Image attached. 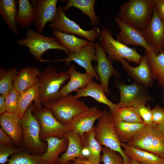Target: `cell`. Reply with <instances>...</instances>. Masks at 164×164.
I'll return each instance as SVG.
<instances>
[{
	"mask_svg": "<svg viewBox=\"0 0 164 164\" xmlns=\"http://www.w3.org/2000/svg\"><path fill=\"white\" fill-rule=\"evenodd\" d=\"M155 0H129L120 7L118 16L129 25L141 30L151 19Z\"/></svg>",
	"mask_w": 164,
	"mask_h": 164,
	"instance_id": "cell-1",
	"label": "cell"
},
{
	"mask_svg": "<svg viewBox=\"0 0 164 164\" xmlns=\"http://www.w3.org/2000/svg\"><path fill=\"white\" fill-rule=\"evenodd\" d=\"M34 104L29 105L20 122L22 128L23 138L21 146L25 151L32 154L42 155L46 152L47 144L40 138V128L39 122L32 111Z\"/></svg>",
	"mask_w": 164,
	"mask_h": 164,
	"instance_id": "cell-2",
	"label": "cell"
},
{
	"mask_svg": "<svg viewBox=\"0 0 164 164\" xmlns=\"http://www.w3.org/2000/svg\"><path fill=\"white\" fill-rule=\"evenodd\" d=\"M67 71L58 72L52 66H48L40 72L38 77L39 98L42 104L55 101L60 97L59 91L63 84L70 79Z\"/></svg>",
	"mask_w": 164,
	"mask_h": 164,
	"instance_id": "cell-3",
	"label": "cell"
},
{
	"mask_svg": "<svg viewBox=\"0 0 164 164\" xmlns=\"http://www.w3.org/2000/svg\"><path fill=\"white\" fill-rule=\"evenodd\" d=\"M17 43L18 45L28 48L35 59L42 62H50L48 60L42 58L43 53L49 50H60L67 55L70 53L67 48L60 44L55 37L44 36L30 28L27 30L25 37L17 40Z\"/></svg>",
	"mask_w": 164,
	"mask_h": 164,
	"instance_id": "cell-4",
	"label": "cell"
},
{
	"mask_svg": "<svg viewBox=\"0 0 164 164\" xmlns=\"http://www.w3.org/2000/svg\"><path fill=\"white\" fill-rule=\"evenodd\" d=\"M100 45L108 58L111 61L120 62L121 59L139 64L142 56L136 49L128 47L112 36L110 29L106 27L100 30L99 36Z\"/></svg>",
	"mask_w": 164,
	"mask_h": 164,
	"instance_id": "cell-5",
	"label": "cell"
},
{
	"mask_svg": "<svg viewBox=\"0 0 164 164\" xmlns=\"http://www.w3.org/2000/svg\"><path fill=\"white\" fill-rule=\"evenodd\" d=\"M95 138L100 145L114 150L120 154L124 161L130 159L122 149L115 129L114 123L110 113L106 110L99 119L97 125L94 127Z\"/></svg>",
	"mask_w": 164,
	"mask_h": 164,
	"instance_id": "cell-6",
	"label": "cell"
},
{
	"mask_svg": "<svg viewBox=\"0 0 164 164\" xmlns=\"http://www.w3.org/2000/svg\"><path fill=\"white\" fill-rule=\"evenodd\" d=\"M42 105L50 109L56 119L64 124L70 123L76 116L89 108L83 101L69 94Z\"/></svg>",
	"mask_w": 164,
	"mask_h": 164,
	"instance_id": "cell-7",
	"label": "cell"
},
{
	"mask_svg": "<svg viewBox=\"0 0 164 164\" xmlns=\"http://www.w3.org/2000/svg\"><path fill=\"white\" fill-rule=\"evenodd\" d=\"M32 112L39 122L40 138L43 141L51 137L59 138L64 137L72 129L70 123L64 124L59 122L54 116L52 111L46 107L43 106L37 108L34 105Z\"/></svg>",
	"mask_w": 164,
	"mask_h": 164,
	"instance_id": "cell-8",
	"label": "cell"
},
{
	"mask_svg": "<svg viewBox=\"0 0 164 164\" xmlns=\"http://www.w3.org/2000/svg\"><path fill=\"white\" fill-rule=\"evenodd\" d=\"M126 144L164 159V135L156 126H148Z\"/></svg>",
	"mask_w": 164,
	"mask_h": 164,
	"instance_id": "cell-9",
	"label": "cell"
},
{
	"mask_svg": "<svg viewBox=\"0 0 164 164\" xmlns=\"http://www.w3.org/2000/svg\"><path fill=\"white\" fill-rule=\"evenodd\" d=\"M117 79L114 86L120 94V100L117 104L118 108L134 106L154 101L149 94L148 88L145 86L135 82L130 84H126Z\"/></svg>",
	"mask_w": 164,
	"mask_h": 164,
	"instance_id": "cell-10",
	"label": "cell"
},
{
	"mask_svg": "<svg viewBox=\"0 0 164 164\" xmlns=\"http://www.w3.org/2000/svg\"><path fill=\"white\" fill-rule=\"evenodd\" d=\"M53 30H58L64 33L82 36L88 41L94 42L99 38L100 30L97 26L90 30L83 29L76 22L68 18L63 10V7H57V12L52 21L49 24Z\"/></svg>",
	"mask_w": 164,
	"mask_h": 164,
	"instance_id": "cell-11",
	"label": "cell"
},
{
	"mask_svg": "<svg viewBox=\"0 0 164 164\" xmlns=\"http://www.w3.org/2000/svg\"><path fill=\"white\" fill-rule=\"evenodd\" d=\"M67 55V57L56 60L53 62L65 61L66 64L68 66L71 61H73L84 68L86 73L92 75L100 81L92 63L93 61L96 62L95 43L89 41L79 50L73 53H70Z\"/></svg>",
	"mask_w": 164,
	"mask_h": 164,
	"instance_id": "cell-12",
	"label": "cell"
},
{
	"mask_svg": "<svg viewBox=\"0 0 164 164\" xmlns=\"http://www.w3.org/2000/svg\"><path fill=\"white\" fill-rule=\"evenodd\" d=\"M95 49L97 64L94 69L105 93L109 94L108 84L110 77L114 76L118 79L121 77V75L114 67L112 61L108 58L102 47L97 42L95 43Z\"/></svg>",
	"mask_w": 164,
	"mask_h": 164,
	"instance_id": "cell-13",
	"label": "cell"
},
{
	"mask_svg": "<svg viewBox=\"0 0 164 164\" xmlns=\"http://www.w3.org/2000/svg\"><path fill=\"white\" fill-rule=\"evenodd\" d=\"M141 30L147 43L159 54L164 45V22L159 17L155 6L151 19Z\"/></svg>",
	"mask_w": 164,
	"mask_h": 164,
	"instance_id": "cell-14",
	"label": "cell"
},
{
	"mask_svg": "<svg viewBox=\"0 0 164 164\" xmlns=\"http://www.w3.org/2000/svg\"><path fill=\"white\" fill-rule=\"evenodd\" d=\"M57 0H32L33 23L36 31L43 33L46 24L53 21L56 15Z\"/></svg>",
	"mask_w": 164,
	"mask_h": 164,
	"instance_id": "cell-15",
	"label": "cell"
},
{
	"mask_svg": "<svg viewBox=\"0 0 164 164\" xmlns=\"http://www.w3.org/2000/svg\"><path fill=\"white\" fill-rule=\"evenodd\" d=\"M114 19L120 29L116 36L117 40L127 45L141 46L150 53L158 55L147 43L141 30L127 24L117 16Z\"/></svg>",
	"mask_w": 164,
	"mask_h": 164,
	"instance_id": "cell-16",
	"label": "cell"
},
{
	"mask_svg": "<svg viewBox=\"0 0 164 164\" xmlns=\"http://www.w3.org/2000/svg\"><path fill=\"white\" fill-rule=\"evenodd\" d=\"M123 70L132 78L134 82L141 84L147 88L153 87L154 80L147 57L145 54L142 56L139 65L133 67L124 59L120 60Z\"/></svg>",
	"mask_w": 164,
	"mask_h": 164,
	"instance_id": "cell-17",
	"label": "cell"
},
{
	"mask_svg": "<svg viewBox=\"0 0 164 164\" xmlns=\"http://www.w3.org/2000/svg\"><path fill=\"white\" fill-rule=\"evenodd\" d=\"M103 113V111L96 107L89 108L74 117L70 123L71 130L77 133L82 138L84 133L94 128L95 121L99 119Z\"/></svg>",
	"mask_w": 164,
	"mask_h": 164,
	"instance_id": "cell-18",
	"label": "cell"
},
{
	"mask_svg": "<svg viewBox=\"0 0 164 164\" xmlns=\"http://www.w3.org/2000/svg\"><path fill=\"white\" fill-rule=\"evenodd\" d=\"M1 128L13 140L17 147L21 146L23 131L20 118L16 114L6 112L0 115Z\"/></svg>",
	"mask_w": 164,
	"mask_h": 164,
	"instance_id": "cell-19",
	"label": "cell"
},
{
	"mask_svg": "<svg viewBox=\"0 0 164 164\" xmlns=\"http://www.w3.org/2000/svg\"><path fill=\"white\" fill-rule=\"evenodd\" d=\"M67 71L70 75L69 81L60 89L59 91L60 97L85 87L94 77L86 73H83L77 71L73 64L70 66Z\"/></svg>",
	"mask_w": 164,
	"mask_h": 164,
	"instance_id": "cell-20",
	"label": "cell"
},
{
	"mask_svg": "<svg viewBox=\"0 0 164 164\" xmlns=\"http://www.w3.org/2000/svg\"><path fill=\"white\" fill-rule=\"evenodd\" d=\"M105 94L100 84L92 80L85 87L77 90L74 95L78 99L82 97H91L98 102L107 105L109 108L110 112L118 108L117 104L114 103L109 100Z\"/></svg>",
	"mask_w": 164,
	"mask_h": 164,
	"instance_id": "cell-21",
	"label": "cell"
},
{
	"mask_svg": "<svg viewBox=\"0 0 164 164\" xmlns=\"http://www.w3.org/2000/svg\"><path fill=\"white\" fill-rule=\"evenodd\" d=\"M47 147L45 152L41 155L42 164H56L59 156L66 151L68 141L65 137L59 138L51 137L46 139Z\"/></svg>",
	"mask_w": 164,
	"mask_h": 164,
	"instance_id": "cell-22",
	"label": "cell"
},
{
	"mask_svg": "<svg viewBox=\"0 0 164 164\" xmlns=\"http://www.w3.org/2000/svg\"><path fill=\"white\" fill-rule=\"evenodd\" d=\"M65 137L68 141L67 147L65 152L58 158L56 164H67L77 158L83 159L81 151L83 145L79 135L71 130Z\"/></svg>",
	"mask_w": 164,
	"mask_h": 164,
	"instance_id": "cell-23",
	"label": "cell"
},
{
	"mask_svg": "<svg viewBox=\"0 0 164 164\" xmlns=\"http://www.w3.org/2000/svg\"><path fill=\"white\" fill-rule=\"evenodd\" d=\"M18 5L17 0H0V14L7 27L16 36L19 35L16 21Z\"/></svg>",
	"mask_w": 164,
	"mask_h": 164,
	"instance_id": "cell-24",
	"label": "cell"
},
{
	"mask_svg": "<svg viewBox=\"0 0 164 164\" xmlns=\"http://www.w3.org/2000/svg\"><path fill=\"white\" fill-rule=\"evenodd\" d=\"M40 72L36 67L21 69L14 80V87L19 93L32 87L38 82Z\"/></svg>",
	"mask_w": 164,
	"mask_h": 164,
	"instance_id": "cell-25",
	"label": "cell"
},
{
	"mask_svg": "<svg viewBox=\"0 0 164 164\" xmlns=\"http://www.w3.org/2000/svg\"><path fill=\"white\" fill-rule=\"evenodd\" d=\"M116 133L120 143H127L135 135L141 133L148 126L143 123L114 122Z\"/></svg>",
	"mask_w": 164,
	"mask_h": 164,
	"instance_id": "cell-26",
	"label": "cell"
},
{
	"mask_svg": "<svg viewBox=\"0 0 164 164\" xmlns=\"http://www.w3.org/2000/svg\"><path fill=\"white\" fill-rule=\"evenodd\" d=\"M39 88L38 81L32 87L19 93L18 115L20 119L32 101H34L33 104L35 108H39L42 107L39 98Z\"/></svg>",
	"mask_w": 164,
	"mask_h": 164,
	"instance_id": "cell-27",
	"label": "cell"
},
{
	"mask_svg": "<svg viewBox=\"0 0 164 164\" xmlns=\"http://www.w3.org/2000/svg\"><path fill=\"white\" fill-rule=\"evenodd\" d=\"M120 145L125 154L130 159L142 164H161L164 159L146 151L121 143Z\"/></svg>",
	"mask_w": 164,
	"mask_h": 164,
	"instance_id": "cell-28",
	"label": "cell"
},
{
	"mask_svg": "<svg viewBox=\"0 0 164 164\" xmlns=\"http://www.w3.org/2000/svg\"><path fill=\"white\" fill-rule=\"evenodd\" d=\"M95 0H69L64 7V11L68 10L71 7L80 9L83 14L87 16L92 26H97L100 18L96 14L94 10Z\"/></svg>",
	"mask_w": 164,
	"mask_h": 164,
	"instance_id": "cell-29",
	"label": "cell"
},
{
	"mask_svg": "<svg viewBox=\"0 0 164 164\" xmlns=\"http://www.w3.org/2000/svg\"><path fill=\"white\" fill-rule=\"evenodd\" d=\"M154 80L159 85L164 87V54L162 52L158 55L145 50Z\"/></svg>",
	"mask_w": 164,
	"mask_h": 164,
	"instance_id": "cell-30",
	"label": "cell"
},
{
	"mask_svg": "<svg viewBox=\"0 0 164 164\" xmlns=\"http://www.w3.org/2000/svg\"><path fill=\"white\" fill-rule=\"evenodd\" d=\"M18 9L16 21L17 26L22 28H29L33 23V11L29 0H19Z\"/></svg>",
	"mask_w": 164,
	"mask_h": 164,
	"instance_id": "cell-31",
	"label": "cell"
},
{
	"mask_svg": "<svg viewBox=\"0 0 164 164\" xmlns=\"http://www.w3.org/2000/svg\"><path fill=\"white\" fill-rule=\"evenodd\" d=\"M52 32L60 44L67 48L70 53L79 50L89 41L78 38L73 34L66 33L60 31L54 30Z\"/></svg>",
	"mask_w": 164,
	"mask_h": 164,
	"instance_id": "cell-32",
	"label": "cell"
},
{
	"mask_svg": "<svg viewBox=\"0 0 164 164\" xmlns=\"http://www.w3.org/2000/svg\"><path fill=\"white\" fill-rule=\"evenodd\" d=\"M82 138L83 146L89 149L91 156L89 161L94 163L99 164L101 162V152L102 147L95 138L94 128L89 132L84 134Z\"/></svg>",
	"mask_w": 164,
	"mask_h": 164,
	"instance_id": "cell-33",
	"label": "cell"
},
{
	"mask_svg": "<svg viewBox=\"0 0 164 164\" xmlns=\"http://www.w3.org/2000/svg\"><path fill=\"white\" fill-rule=\"evenodd\" d=\"M114 122L143 123V120L134 106L119 108L110 112Z\"/></svg>",
	"mask_w": 164,
	"mask_h": 164,
	"instance_id": "cell-34",
	"label": "cell"
},
{
	"mask_svg": "<svg viewBox=\"0 0 164 164\" xmlns=\"http://www.w3.org/2000/svg\"><path fill=\"white\" fill-rule=\"evenodd\" d=\"M18 72L15 67L9 69L0 68V93L5 98L13 87V82Z\"/></svg>",
	"mask_w": 164,
	"mask_h": 164,
	"instance_id": "cell-35",
	"label": "cell"
},
{
	"mask_svg": "<svg viewBox=\"0 0 164 164\" xmlns=\"http://www.w3.org/2000/svg\"><path fill=\"white\" fill-rule=\"evenodd\" d=\"M41 155L22 151L12 155L5 164H42Z\"/></svg>",
	"mask_w": 164,
	"mask_h": 164,
	"instance_id": "cell-36",
	"label": "cell"
},
{
	"mask_svg": "<svg viewBox=\"0 0 164 164\" xmlns=\"http://www.w3.org/2000/svg\"><path fill=\"white\" fill-rule=\"evenodd\" d=\"M101 162L104 164H123V157L118 152L105 146L102 147Z\"/></svg>",
	"mask_w": 164,
	"mask_h": 164,
	"instance_id": "cell-37",
	"label": "cell"
},
{
	"mask_svg": "<svg viewBox=\"0 0 164 164\" xmlns=\"http://www.w3.org/2000/svg\"><path fill=\"white\" fill-rule=\"evenodd\" d=\"M19 95V93L13 86L9 94L5 97L7 112L18 115V103Z\"/></svg>",
	"mask_w": 164,
	"mask_h": 164,
	"instance_id": "cell-38",
	"label": "cell"
},
{
	"mask_svg": "<svg viewBox=\"0 0 164 164\" xmlns=\"http://www.w3.org/2000/svg\"><path fill=\"white\" fill-rule=\"evenodd\" d=\"M134 107L144 124L149 126H154L152 121V109L150 106H146L145 104H141Z\"/></svg>",
	"mask_w": 164,
	"mask_h": 164,
	"instance_id": "cell-39",
	"label": "cell"
},
{
	"mask_svg": "<svg viewBox=\"0 0 164 164\" xmlns=\"http://www.w3.org/2000/svg\"><path fill=\"white\" fill-rule=\"evenodd\" d=\"M23 151L15 144L3 145L0 144V163L5 164L8 161L9 156Z\"/></svg>",
	"mask_w": 164,
	"mask_h": 164,
	"instance_id": "cell-40",
	"label": "cell"
},
{
	"mask_svg": "<svg viewBox=\"0 0 164 164\" xmlns=\"http://www.w3.org/2000/svg\"><path fill=\"white\" fill-rule=\"evenodd\" d=\"M152 112L154 126H156L164 122V108L157 105L152 109Z\"/></svg>",
	"mask_w": 164,
	"mask_h": 164,
	"instance_id": "cell-41",
	"label": "cell"
},
{
	"mask_svg": "<svg viewBox=\"0 0 164 164\" xmlns=\"http://www.w3.org/2000/svg\"><path fill=\"white\" fill-rule=\"evenodd\" d=\"M155 8L161 19L164 22V0H155Z\"/></svg>",
	"mask_w": 164,
	"mask_h": 164,
	"instance_id": "cell-42",
	"label": "cell"
},
{
	"mask_svg": "<svg viewBox=\"0 0 164 164\" xmlns=\"http://www.w3.org/2000/svg\"><path fill=\"white\" fill-rule=\"evenodd\" d=\"M0 144L5 145L15 144L11 138L1 128H0Z\"/></svg>",
	"mask_w": 164,
	"mask_h": 164,
	"instance_id": "cell-43",
	"label": "cell"
},
{
	"mask_svg": "<svg viewBox=\"0 0 164 164\" xmlns=\"http://www.w3.org/2000/svg\"><path fill=\"white\" fill-rule=\"evenodd\" d=\"M6 112L5 103V98L2 94L0 95V114Z\"/></svg>",
	"mask_w": 164,
	"mask_h": 164,
	"instance_id": "cell-44",
	"label": "cell"
},
{
	"mask_svg": "<svg viewBox=\"0 0 164 164\" xmlns=\"http://www.w3.org/2000/svg\"><path fill=\"white\" fill-rule=\"evenodd\" d=\"M74 164H97L94 163L86 160L77 158L73 159L72 161Z\"/></svg>",
	"mask_w": 164,
	"mask_h": 164,
	"instance_id": "cell-45",
	"label": "cell"
},
{
	"mask_svg": "<svg viewBox=\"0 0 164 164\" xmlns=\"http://www.w3.org/2000/svg\"><path fill=\"white\" fill-rule=\"evenodd\" d=\"M156 127L164 135V122L160 125L157 126Z\"/></svg>",
	"mask_w": 164,
	"mask_h": 164,
	"instance_id": "cell-46",
	"label": "cell"
},
{
	"mask_svg": "<svg viewBox=\"0 0 164 164\" xmlns=\"http://www.w3.org/2000/svg\"><path fill=\"white\" fill-rule=\"evenodd\" d=\"M130 162L131 164H142L139 162L134 159H130Z\"/></svg>",
	"mask_w": 164,
	"mask_h": 164,
	"instance_id": "cell-47",
	"label": "cell"
},
{
	"mask_svg": "<svg viewBox=\"0 0 164 164\" xmlns=\"http://www.w3.org/2000/svg\"><path fill=\"white\" fill-rule=\"evenodd\" d=\"M123 164H131L130 162V159L127 161H124Z\"/></svg>",
	"mask_w": 164,
	"mask_h": 164,
	"instance_id": "cell-48",
	"label": "cell"
},
{
	"mask_svg": "<svg viewBox=\"0 0 164 164\" xmlns=\"http://www.w3.org/2000/svg\"><path fill=\"white\" fill-rule=\"evenodd\" d=\"M162 52L164 54V45L163 47L162 50Z\"/></svg>",
	"mask_w": 164,
	"mask_h": 164,
	"instance_id": "cell-49",
	"label": "cell"
},
{
	"mask_svg": "<svg viewBox=\"0 0 164 164\" xmlns=\"http://www.w3.org/2000/svg\"><path fill=\"white\" fill-rule=\"evenodd\" d=\"M67 164H74L73 163V162H69L67 163Z\"/></svg>",
	"mask_w": 164,
	"mask_h": 164,
	"instance_id": "cell-50",
	"label": "cell"
},
{
	"mask_svg": "<svg viewBox=\"0 0 164 164\" xmlns=\"http://www.w3.org/2000/svg\"><path fill=\"white\" fill-rule=\"evenodd\" d=\"M161 164H164V161H163V162H162V163H161Z\"/></svg>",
	"mask_w": 164,
	"mask_h": 164,
	"instance_id": "cell-51",
	"label": "cell"
}]
</instances>
